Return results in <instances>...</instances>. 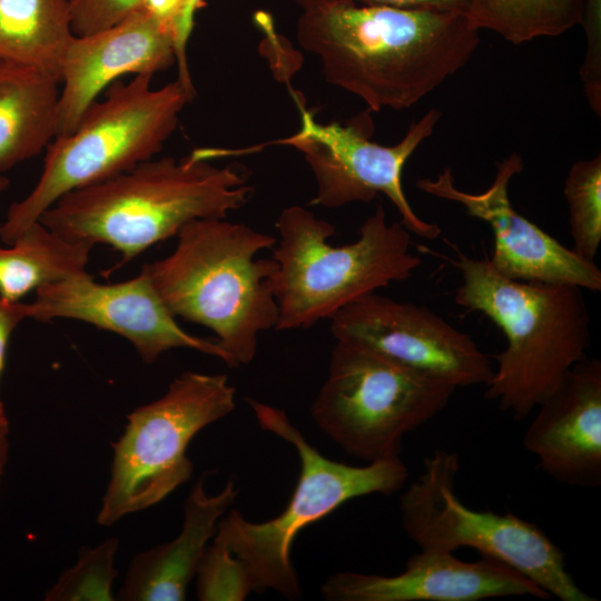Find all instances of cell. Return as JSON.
Masks as SVG:
<instances>
[{"instance_id":"2e32d148","label":"cell","mask_w":601,"mask_h":601,"mask_svg":"<svg viewBox=\"0 0 601 601\" xmlns=\"http://www.w3.org/2000/svg\"><path fill=\"white\" fill-rule=\"evenodd\" d=\"M175 62L174 38L139 9L109 28L73 36L61 66L57 136L70 134L120 77L154 76Z\"/></svg>"},{"instance_id":"44dd1931","label":"cell","mask_w":601,"mask_h":601,"mask_svg":"<svg viewBox=\"0 0 601 601\" xmlns=\"http://www.w3.org/2000/svg\"><path fill=\"white\" fill-rule=\"evenodd\" d=\"M92 247L33 223L11 245L0 247V295L21 302L40 286L86 272Z\"/></svg>"},{"instance_id":"f546056e","label":"cell","mask_w":601,"mask_h":601,"mask_svg":"<svg viewBox=\"0 0 601 601\" xmlns=\"http://www.w3.org/2000/svg\"><path fill=\"white\" fill-rule=\"evenodd\" d=\"M184 7L185 0H142L139 10L152 18L175 42Z\"/></svg>"},{"instance_id":"7c38bea8","label":"cell","mask_w":601,"mask_h":601,"mask_svg":"<svg viewBox=\"0 0 601 601\" xmlns=\"http://www.w3.org/2000/svg\"><path fill=\"white\" fill-rule=\"evenodd\" d=\"M335 341L357 344L459 387L486 385L491 357L430 308L371 293L332 317Z\"/></svg>"},{"instance_id":"3957f363","label":"cell","mask_w":601,"mask_h":601,"mask_svg":"<svg viewBox=\"0 0 601 601\" xmlns=\"http://www.w3.org/2000/svg\"><path fill=\"white\" fill-rule=\"evenodd\" d=\"M455 252L452 264L461 274L455 303L487 316L506 339L505 348L492 356L496 367L484 398L522 420L587 356L590 315L583 289L511 279L496 272L490 259Z\"/></svg>"},{"instance_id":"4fadbf2b","label":"cell","mask_w":601,"mask_h":601,"mask_svg":"<svg viewBox=\"0 0 601 601\" xmlns=\"http://www.w3.org/2000/svg\"><path fill=\"white\" fill-rule=\"evenodd\" d=\"M27 315L40 322L77 319L114 332L129 341L146 364L173 348H190L228 362L215 338L195 336L178 325L145 265L125 282L99 284L86 270L40 286L35 300L27 303Z\"/></svg>"},{"instance_id":"603a6c76","label":"cell","mask_w":601,"mask_h":601,"mask_svg":"<svg viewBox=\"0 0 601 601\" xmlns=\"http://www.w3.org/2000/svg\"><path fill=\"white\" fill-rule=\"evenodd\" d=\"M572 250L594 263L601 243V156L575 161L565 178Z\"/></svg>"},{"instance_id":"30bf717a","label":"cell","mask_w":601,"mask_h":601,"mask_svg":"<svg viewBox=\"0 0 601 601\" xmlns=\"http://www.w3.org/2000/svg\"><path fill=\"white\" fill-rule=\"evenodd\" d=\"M235 394L225 374L186 372L161 397L134 410L124 433L112 443L110 479L98 524L110 526L148 509L187 482L194 471L187 456L189 443L234 411Z\"/></svg>"},{"instance_id":"d6986e66","label":"cell","mask_w":601,"mask_h":601,"mask_svg":"<svg viewBox=\"0 0 601 601\" xmlns=\"http://www.w3.org/2000/svg\"><path fill=\"white\" fill-rule=\"evenodd\" d=\"M60 80L0 60V171L35 158L57 136Z\"/></svg>"},{"instance_id":"ba28073f","label":"cell","mask_w":601,"mask_h":601,"mask_svg":"<svg viewBox=\"0 0 601 601\" xmlns=\"http://www.w3.org/2000/svg\"><path fill=\"white\" fill-rule=\"evenodd\" d=\"M456 388L364 346L336 341L311 413L347 455L366 463L398 459L405 435L443 411Z\"/></svg>"},{"instance_id":"8fae6325","label":"cell","mask_w":601,"mask_h":601,"mask_svg":"<svg viewBox=\"0 0 601 601\" xmlns=\"http://www.w3.org/2000/svg\"><path fill=\"white\" fill-rule=\"evenodd\" d=\"M300 125L289 137L276 144L293 147L304 155L316 181V193L309 205L328 208L352 203H368L384 194L395 206L402 225L425 239L441 235L437 224L416 215L407 200L402 183L407 160L434 131L442 112L430 109L412 121L405 136L392 146L371 140L373 121L364 112L346 125L337 121L322 124L295 97Z\"/></svg>"},{"instance_id":"484cf974","label":"cell","mask_w":601,"mask_h":601,"mask_svg":"<svg viewBox=\"0 0 601 601\" xmlns=\"http://www.w3.org/2000/svg\"><path fill=\"white\" fill-rule=\"evenodd\" d=\"M585 32V56L580 78L591 109L601 115V0H583L582 20Z\"/></svg>"},{"instance_id":"9a60e30c","label":"cell","mask_w":601,"mask_h":601,"mask_svg":"<svg viewBox=\"0 0 601 601\" xmlns=\"http://www.w3.org/2000/svg\"><path fill=\"white\" fill-rule=\"evenodd\" d=\"M329 601H480L551 597L535 582L492 558L463 561L452 552L420 550L396 575L339 571L321 587Z\"/></svg>"},{"instance_id":"f1b7e54d","label":"cell","mask_w":601,"mask_h":601,"mask_svg":"<svg viewBox=\"0 0 601 601\" xmlns=\"http://www.w3.org/2000/svg\"><path fill=\"white\" fill-rule=\"evenodd\" d=\"M26 318H28L27 303H12L0 295V376L6 364L10 336L16 327ZM8 418L6 416L3 403L0 400V433L8 434Z\"/></svg>"},{"instance_id":"e0dca14e","label":"cell","mask_w":601,"mask_h":601,"mask_svg":"<svg viewBox=\"0 0 601 601\" xmlns=\"http://www.w3.org/2000/svg\"><path fill=\"white\" fill-rule=\"evenodd\" d=\"M523 446L560 483L601 484V362L583 357L538 407Z\"/></svg>"},{"instance_id":"7402d4cb","label":"cell","mask_w":601,"mask_h":601,"mask_svg":"<svg viewBox=\"0 0 601 601\" xmlns=\"http://www.w3.org/2000/svg\"><path fill=\"white\" fill-rule=\"evenodd\" d=\"M583 0H469L465 14L476 30L521 45L558 37L582 20Z\"/></svg>"},{"instance_id":"d6a6232c","label":"cell","mask_w":601,"mask_h":601,"mask_svg":"<svg viewBox=\"0 0 601 601\" xmlns=\"http://www.w3.org/2000/svg\"><path fill=\"white\" fill-rule=\"evenodd\" d=\"M9 179L0 176V194L3 193L9 187ZM0 231H1V224H0Z\"/></svg>"},{"instance_id":"ffe728a7","label":"cell","mask_w":601,"mask_h":601,"mask_svg":"<svg viewBox=\"0 0 601 601\" xmlns=\"http://www.w3.org/2000/svg\"><path fill=\"white\" fill-rule=\"evenodd\" d=\"M69 0H0V60L60 80L73 38Z\"/></svg>"},{"instance_id":"7a4b0ae2","label":"cell","mask_w":601,"mask_h":601,"mask_svg":"<svg viewBox=\"0 0 601 601\" xmlns=\"http://www.w3.org/2000/svg\"><path fill=\"white\" fill-rule=\"evenodd\" d=\"M254 191L245 167L214 165L199 148L180 159L151 158L71 190L39 221L65 239L109 245L122 255L124 264L177 236L193 220L227 218Z\"/></svg>"},{"instance_id":"6da1fadb","label":"cell","mask_w":601,"mask_h":601,"mask_svg":"<svg viewBox=\"0 0 601 601\" xmlns=\"http://www.w3.org/2000/svg\"><path fill=\"white\" fill-rule=\"evenodd\" d=\"M479 32L465 12L355 1L302 9L296 23L325 80L370 111L416 105L470 61Z\"/></svg>"},{"instance_id":"9c48e42d","label":"cell","mask_w":601,"mask_h":601,"mask_svg":"<svg viewBox=\"0 0 601 601\" xmlns=\"http://www.w3.org/2000/svg\"><path fill=\"white\" fill-rule=\"evenodd\" d=\"M456 453L436 450L402 493V528L420 550L454 553L471 548L503 562L561 601H594L566 568L564 552L535 523L511 512L479 511L455 492Z\"/></svg>"},{"instance_id":"4dcf8cb0","label":"cell","mask_w":601,"mask_h":601,"mask_svg":"<svg viewBox=\"0 0 601 601\" xmlns=\"http://www.w3.org/2000/svg\"><path fill=\"white\" fill-rule=\"evenodd\" d=\"M300 9L333 1H355L362 3L388 4L397 7H431L465 12L469 0H294Z\"/></svg>"},{"instance_id":"5b68a950","label":"cell","mask_w":601,"mask_h":601,"mask_svg":"<svg viewBox=\"0 0 601 601\" xmlns=\"http://www.w3.org/2000/svg\"><path fill=\"white\" fill-rule=\"evenodd\" d=\"M276 227L272 286L278 331L332 319L361 297L406 280L422 264L411 252V231L401 221L388 223L382 204L362 224L357 239L342 246L329 244L335 226L303 206L283 209Z\"/></svg>"},{"instance_id":"1f68e13d","label":"cell","mask_w":601,"mask_h":601,"mask_svg":"<svg viewBox=\"0 0 601 601\" xmlns=\"http://www.w3.org/2000/svg\"><path fill=\"white\" fill-rule=\"evenodd\" d=\"M8 440L7 434L0 433V483L3 474L4 465L8 456Z\"/></svg>"},{"instance_id":"5bb4252c","label":"cell","mask_w":601,"mask_h":601,"mask_svg":"<svg viewBox=\"0 0 601 601\" xmlns=\"http://www.w3.org/2000/svg\"><path fill=\"white\" fill-rule=\"evenodd\" d=\"M523 169L521 156L514 152L496 164L491 186L481 193L460 189L450 167L435 178L418 179L416 187L427 195L460 204L470 216L490 225L494 237L490 262L503 276L600 292L601 270L595 263L581 258L512 206L509 186Z\"/></svg>"},{"instance_id":"ac0fdd59","label":"cell","mask_w":601,"mask_h":601,"mask_svg":"<svg viewBox=\"0 0 601 601\" xmlns=\"http://www.w3.org/2000/svg\"><path fill=\"white\" fill-rule=\"evenodd\" d=\"M205 475L194 484L184 504L180 533L170 542L137 553L127 570L118 599L124 601H184L207 543L221 516L235 502L233 480L215 495L205 490Z\"/></svg>"},{"instance_id":"cb8c5ba5","label":"cell","mask_w":601,"mask_h":601,"mask_svg":"<svg viewBox=\"0 0 601 601\" xmlns=\"http://www.w3.org/2000/svg\"><path fill=\"white\" fill-rule=\"evenodd\" d=\"M117 538L95 548H82L77 563L65 570L45 595L47 601H112V583L118 575L115 556Z\"/></svg>"},{"instance_id":"4316f807","label":"cell","mask_w":601,"mask_h":601,"mask_svg":"<svg viewBox=\"0 0 601 601\" xmlns=\"http://www.w3.org/2000/svg\"><path fill=\"white\" fill-rule=\"evenodd\" d=\"M142 0H69L75 36L109 28L139 9Z\"/></svg>"},{"instance_id":"d4e9b609","label":"cell","mask_w":601,"mask_h":601,"mask_svg":"<svg viewBox=\"0 0 601 601\" xmlns=\"http://www.w3.org/2000/svg\"><path fill=\"white\" fill-rule=\"evenodd\" d=\"M196 577L201 601H243L253 592L244 563L217 538L206 546Z\"/></svg>"},{"instance_id":"83f0119b","label":"cell","mask_w":601,"mask_h":601,"mask_svg":"<svg viewBox=\"0 0 601 601\" xmlns=\"http://www.w3.org/2000/svg\"><path fill=\"white\" fill-rule=\"evenodd\" d=\"M204 3L205 0H185L184 11L175 39V56L178 69L177 79L193 97L196 91L187 61V43L194 30L196 12Z\"/></svg>"},{"instance_id":"8992f818","label":"cell","mask_w":601,"mask_h":601,"mask_svg":"<svg viewBox=\"0 0 601 601\" xmlns=\"http://www.w3.org/2000/svg\"><path fill=\"white\" fill-rule=\"evenodd\" d=\"M152 76L114 82L68 135L46 148L31 191L11 204L0 238L11 245L65 194L117 176L159 154L193 96L178 79L152 88Z\"/></svg>"},{"instance_id":"277c9868","label":"cell","mask_w":601,"mask_h":601,"mask_svg":"<svg viewBox=\"0 0 601 601\" xmlns=\"http://www.w3.org/2000/svg\"><path fill=\"white\" fill-rule=\"evenodd\" d=\"M176 237L173 253L145 265L157 293L175 317L215 334L229 367L249 364L278 322L277 263L256 258L277 238L226 218L193 220Z\"/></svg>"},{"instance_id":"52a82bcc","label":"cell","mask_w":601,"mask_h":601,"mask_svg":"<svg viewBox=\"0 0 601 601\" xmlns=\"http://www.w3.org/2000/svg\"><path fill=\"white\" fill-rule=\"evenodd\" d=\"M260 428L293 445L299 459V475L284 511L267 521L252 522L240 512H226L215 538L244 563L253 592L273 590L297 600L302 597L292 548L297 534L345 502L368 494H392L408 477L401 459L348 465L319 453L292 423L286 412L255 398H246Z\"/></svg>"}]
</instances>
